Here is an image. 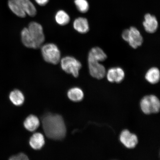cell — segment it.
I'll return each mask as SVG.
<instances>
[{"label":"cell","mask_w":160,"mask_h":160,"mask_svg":"<svg viewBox=\"0 0 160 160\" xmlns=\"http://www.w3.org/2000/svg\"><path fill=\"white\" fill-rule=\"evenodd\" d=\"M43 129L46 136L54 140H62L67 133L65 124L61 115L47 113L42 118Z\"/></svg>","instance_id":"obj_1"},{"label":"cell","mask_w":160,"mask_h":160,"mask_svg":"<svg viewBox=\"0 0 160 160\" xmlns=\"http://www.w3.org/2000/svg\"><path fill=\"white\" fill-rule=\"evenodd\" d=\"M41 52L44 59L48 63L56 65L61 61V52L54 44L49 43L43 45Z\"/></svg>","instance_id":"obj_2"},{"label":"cell","mask_w":160,"mask_h":160,"mask_svg":"<svg viewBox=\"0 0 160 160\" xmlns=\"http://www.w3.org/2000/svg\"><path fill=\"white\" fill-rule=\"evenodd\" d=\"M27 28L29 37L34 45L35 49L38 48L45 40L42 27L37 22H32L29 24Z\"/></svg>","instance_id":"obj_3"},{"label":"cell","mask_w":160,"mask_h":160,"mask_svg":"<svg viewBox=\"0 0 160 160\" xmlns=\"http://www.w3.org/2000/svg\"><path fill=\"white\" fill-rule=\"evenodd\" d=\"M140 107L145 114L158 113L160 109V102L158 98L155 95H147L142 99Z\"/></svg>","instance_id":"obj_4"},{"label":"cell","mask_w":160,"mask_h":160,"mask_svg":"<svg viewBox=\"0 0 160 160\" xmlns=\"http://www.w3.org/2000/svg\"><path fill=\"white\" fill-rule=\"evenodd\" d=\"M60 62L62 69L66 73L71 74L75 78L78 77L82 64L78 60L73 57L68 56L61 59Z\"/></svg>","instance_id":"obj_5"},{"label":"cell","mask_w":160,"mask_h":160,"mask_svg":"<svg viewBox=\"0 0 160 160\" xmlns=\"http://www.w3.org/2000/svg\"><path fill=\"white\" fill-rule=\"evenodd\" d=\"M90 75L98 79H103L106 75L105 68L100 62L94 60H88Z\"/></svg>","instance_id":"obj_6"},{"label":"cell","mask_w":160,"mask_h":160,"mask_svg":"<svg viewBox=\"0 0 160 160\" xmlns=\"http://www.w3.org/2000/svg\"><path fill=\"white\" fill-rule=\"evenodd\" d=\"M120 141L125 147L128 149L135 148L138 142L137 136L128 130H124L120 136Z\"/></svg>","instance_id":"obj_7"},{"label":"cell","mask_w":160,"mask_h":160,"mask_svg":"<svg viewBox=\"0 0 160 160\" xmlns=\"http://www.w3.org/2000/svg\"><path fill=\"white\" fill-rule=\"evenodd\" d=\"M127 42L134 49H137L142 45L143 42V37L137 28L135 27L130 28Z\"/></svg>","instance_id":"obj_8"},{"label":"cell","mask_w":160,"mask_h":160,"mask_svg":"<svg viewBox=\"0 0 160 160\" xmlns=\"http://www.w3.org/2000/svg\"><path fill=\"white\" fill-rule=\"evenodd\" d=\"M107 78L110 82L120 83L124 79L125 73L121 68H111L107 73Z\"/></svg>","instance_id":"obj_9"},{"label":"cell","mask_w":160,"mask_h":160,"mask_svg":"<svg viewBox=\"0 0 160 160\" xmlns=\"http://www.w3.org/2000/svg\"><path fill=\"white\" fill-rule=\"evenodd\" d=\"M143 25L145 31L148 33H155L157 31L158 27L157 19L154 16L149 13L145 15Z\"/></svg>","instance_id":"obj_10"},{"label":"cell","mask_w":160,"mask_h":160,"mask_svg":"<svg viewBox=\"0 0 160 160\" xmlns=\"http://www.w3.org/2000/svg\"><path fill=\"white\" fill-rule=\"evenodd\" d=\"M27 14L33 17L37 14V11L33 3L30 0H15Z\"/></svg>","instance_id":"obj_11"},{"label":"cell","mask_w":160,"mask_h":160,"mask_svg":"<svg viewBox=\"0 0 160 160\" xmlns=\"http://www.w3.org/2000/svg\"><path fill=\"white\" fill-rule=\"evenodd\" d=\"M73 27L76 31L83 34L87 33L89 29L88 20L82 17L78 18L75 20L73 23Z\"/></svg>","instance_id":"obj_12"},{"label":"cell","mask_w":160,"mask_h":160,"mask_svg":"<svg viewBox=\"0 0 160 160\" xmlns=\"http://www.w3.org/2000/svg\"><path fill=\"white\" fill-rule=\"evenodd\" d=\"M45 143L44 137L41 133H35L30 138L29 144L32 148L34 149H41L44 145Z\"/></svg>","instance_id":"obj_13"},{"label":"cell","mask_w":160,"mask_h":160,"mask_svg":"<svg viewBox=\"0 0 160 160\" xmlns=\"http://www.w3.org/2000/svg\"><path fill=\"white\" fill-rule=\"evenodd\" d=\"M107 56L103 50L99 47L92 48L89 53L88 60L100 62L105 61Z\"/></svg>","instance_id":"obj_14"},{"label":"cell","mask_w":160,"mask_h":160,"mask_svg":"<svg viewBox=\"0 0 160 160\" xmlns=\"http://www.w3.org/2000/svg\"><path fill=\"white\" fill-rule=\"evenodd\" d=\"M40 121L37 116L30 115L26 119L24 122V126L26 129L30 132L35 131L39 127Z\"/></svg>","instance_id":"obj_15"},{"label":"cell","mask_w":160,"mask_h":160,"mask_svg":"<svg viewBox=\"0 0 160 160\" xmlns=\"http://www.w3.org/2000/svg\"><path fill=\"white\" fill-rule=\"evenodd\" d=\"M145 78L147 81L150 83L155 84L158 83L160 79L159 69L156 67L151 68L146 73Z\"/></svg>","instance_id":"obj_16"},{"label":"cell","mask_w":160,"mask_h":160,"mask_svg":"<svg viewBox=\"0 0 160 160\" xmlns=\"http://www.w3.org/2000/svg\"><path fill=\"white\" fill-rule=\"evenodd\" d=\"M9 99L14 105L17 106L22 105L25 101V97L23 94L18 89L13 90L10 93Z\"/></svg>","instance_id":"obj_17"},{"label":"cell","mask_w":160,"mask_h":160,"mask_svg":"<svg viewBox=\"0 0 160 160\" xmlns=\"http://www.w3.org/2000/svg\"><path fill=\"white\" fill-rule=\"evenodd\" d=\"M68 97L71 101L75 102H80L83 98V92L79 88H72L69 90L67 93Z\"/></svg>","instance_id":"obj_18"},{"label":"cell","mask_w":160,"mask_h":160,"mask_svg":"<svg viewBox=\"0 0 160 160\" xmlns=\"http://www.w3.org/2000/svg\"><path fill=\"white\" fill-rule=\"evenodd\" d=\"M8 5L10 10L15 15L21 18H25L27 14L15 0H9Z\"/></svg>","instance_id":"obj_19"},{"label":"cell","mask_w":160,"mask_h":160,"mask_svg":"<svg viewBox=\"0 0 160 160\" xmlns=\"http://www.w3.org/2000/svg\"><path fill=\"white\" fill-rule=\"evenodd\" d=\"M55 19L58 24L61 26L68 24L70 21V18L68 14L63 10H60L55 15Z\"/></svg>","instance_id":"obj_20"},{"label":"cell","mask_w":160,"mask_h":160,"mask_svg":"<svg viewBox=\"0 0 160 160\" xmlns=\"http://www.w3.org/2000/svg\"><path fill=\"white\" fill-rule=\"evenodd\" d=\"M75 3L77 8L81 12H87L89 9V3L87 0H75Z\"/></svg>","instance_id":"obj_21"},{"label":"cell","mask_w":160,"mask_h":160,"mask_svg":"<svg viewBox=\"0 0 160 160\" xmlns=\"http://www.w3.org/2000/svg\"><path fill=\"white\" fill-rule=\"evenodd\" d=\"M10 160H29L28 156L25 154L21 153L16 155L12 156Z\"/></svg>","instance_id":"obj_22"},{"label":"cell","mask_w":160,"mask_h":160,"mask_svg":"<svg viewBox=\"0 0 160 160\" xmlns=\"http://www.w3.org/2000/svg\"><path fill=\"white\" fill-rule=\"evenodd\" d=\"M129 33V29H125L122 33V38L126 42L128 41Z\"/></svg>","instance_id":"obj_23"},{"label":"cell","mask_w":160,"mask_h":160,"mask_svg":"<svg viewBox=\"0 0 160 160\" xmlns=\"http://www.w3.org/2000/svg\"><path fill=\"white\" fill-rule=\"evenodd\" d=\"M38 5L41 6H45L48 2L49 0H35Z\"/></svg>","instance_id":"obj_24"}]
</instances>
